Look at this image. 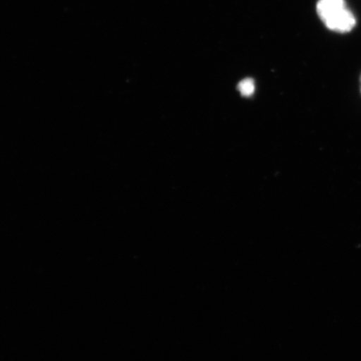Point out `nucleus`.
I'll return each mask as SVG.
<instances>
[{"instance_id": "2", "label": "nucleus", "mask_w": 361, "mask_h": 361, "mask_svg": "<svg viewBox=\"0 0 361 361\" xmlns=\"http://www.w3.org/2000/svg\"><path fill=\"white\" fill-rule=\"evenodd\" d=\"M239 92L243 97H250L255 93V85L252 79L243 80L238 85Z\"/></svg>"}, {"instance_id": "1", "label": "nucleus", "mask_w": 361, "mask_h": 361, "mask_svg": "<svg viewBox=\"0 0 361 361\" xmlns=\"http://www.w3.org/2000/svg\"><path fill=\"white\" fill-rule=\"evenodd\" d=\"M349 11L345 0H319L316 6L319 19L327 29L335 25Z\"/></svg>"}, {"instance_id": "3", "label": "nucleus", "mask_w": 361, "mask_h": 361, "mask_svg": "<svg viewBox=\"0 0 361 361\" xmlns=\"http://www.w3.org/2000/svg\"><path fill=\"white\" fill-rule=\"evenodd\" d=\"M360 92H361V76H360Z\"/></svg>"}]
</instances>
